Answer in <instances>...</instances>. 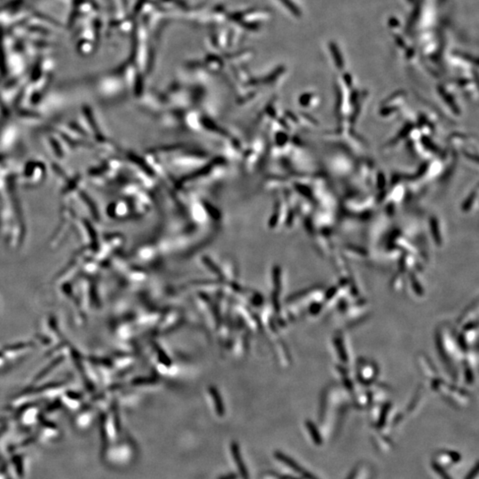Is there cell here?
Returning <instances> with one entry per match:
<instances>
[{
  "instance_id": "obj_5",
  "label": "cell",
  "mask_w": 479,
  "mask_h": 479,
  "mask_svg": "<svg viewBox=\"0 0 479 479\" xmlns=\"http://www.w3.org/2000/svg\"><path fill=\"white\" fill-rule=\"evenodd\" d=\"M280 1L286 6L287 8L290 10L291 13L294 14L295 16L299 17L301 15V11L291 0H280Z\"/></svg>"
},
{
  "instance_id": "obj_6",
  "label": "cell",
  "mask_w": 479,
  "mask_h": 479,
  "mask_svg": "<svg viewBox=\"0 0 479 479\" xmlns=\"http://www.w3.org/2000/svg\"><path fill=\"white\" fill-rule=\"evenodd\" d=\"M432 468L434 471L437 472L442 479H453L451 478V476L447 473V471L443 467L440 466L438 463H433Z\"/></svg>"
},
{
  "instance_id": "obj_3",
  "label": "cell",
  "mask_w": 479,
  "mask_h": 479,
  "mask_svg": "<svg viewBox=\"0 0 479 479\" xmlns=\"http://www.w3.org/2000/svg\"><path fill=\"white\" fill-rule=\"evenodd\" d=\"M329 49H330V52L332 54L333 58H334V60L336 62V67L342 68V67H344V60H343V57H342V55H341L339 48H338V47L336 46L335 43L331 42L329 43Z\"/></svg>"
},
{
  "instance_id": "obj_1",
  "label": "cell",
  "mask_w": 479,
  "mask_h": 479,
  "mask_svg": "<svg viewBox=\"0 0 479 479\" xmlns=\"http://www.w3.org/2000/svg\"><path fill=\"white\" fill-rule=\"evenodd\" d=\"M275 457L278 459L280 462H282V463H284L287 466L290 467V469H292L293 471L298 472L299 474H301L303 478L305 479H317L315 476L312 475L310 472L308 471H305L303 470V468L300 466L299 463H297L296 461H294L293 459L290 458L289 456H287L286 454H283V453H281V452H276L275 453Z\"/></svg>"
},
{
  "instance_id": "obj_8",
  "label": "cell",
  "mask_w": 479,
  "mask_h": 479,
  "mask_svg": "<svg viewBox=\"0 0 479 479\" xmlns=\"http://www.w3.org/2000/svg\"><path fill=\"white\" fill-rule=\"evenodd\" d=\"M448 454H449L450 458L452 459V461H454V463H457L462 458L461 454L456 453V452H449Z\"/></svg>"
},
{
  "instance_id": "obj_9",
  "label": "cell",
  "mask_w": 479,
  "mask_h": 479,
  "mask_svg": "<svg viewBox=\"0 0 479 479\" xmlns=\"http://www.w3.org/2000/svg\"><path fill=\"white\" fill-rule=\"evenodd\" d=\"M237 479V476L236 474H232V475L227 476V477H224L222 479Z\"/></svg>"
},
{
  "instance_id": "obj_7",
  "label": "cell",
  "mask_w": 479,
  "mask_h": 479,
  "mask_svg": "<svg viewBox=\"0 0 479 479\" xmlns=\"http://www.w3.org/2000/svg\"><path fill=\"white\" fill-rule=\"evenodd\" d=\"M479 474V463H476L475 467L471 470L464 479H475Z\"/></svg>"
},
{
  "instance_id": "obj_2",
  "label": "cell",
  "mask_w": 479,
  "mask_h": 479,
  "mask_svg": "<svg viewBox=\"0 0 479 479\" xmlns=\"http://www.w3.org/2000/svg\"><path fill=\"white\" fill-rule=\"evenodd\" d=\"M232 453H233V457L235 459L236 465L238 466L240 474L241 476V478L243 479H248V471L246 469V466L244 464L242 458H241V455H240V453L239 446H237L236 443H234L232 445Z\"/></svg>"
},
{
  "instance_id": "obj_10",
  "label": "cell",
  "mask_w": 479,
  "mask_h": 479,
  "mask_svg": "<svg viewBox=\"0 0 479 479\" xmlns=\"http://www.w3.org/2000/svg\"><path fill=\"white\" fill-rule=\"evenodd\" d=\"M355 477H356V471L353 472V474H351L349 478L347 479H355Z\"/></svg>"
},
{
  "instance_id": "obj_11",
  "label": "cell",
  "mask_w": 479,
  "mask_h": 479,
  "mask_svg": "<svg viewBox=\"0 0 479 479\" xmlns=\"http://www.w3.org/2000/svg\"><path fill=\"white\" fill-rule=\"evenodd\" d=\"M409 1H412V0H409Z\"/></svg>"
},
{
  "instance_id": "obj_4",
  "label": "cell",
  "mask_w": 479,
  "mask_h": 479,
  "mask_svg": "<svg viewBox=\"0 0 479 479\" xmlns=\"http://www.w3.org/2000/svg\"><path fill=\"white\" fill-rule=\"evenodd\" d=\"M307 428L310 430L311 437H312V439H313V441H314L316 445H321L322 438L320 437L318 429H316L315 426L312 424L311 422H307Z\"/></svg>"
}]
</instances>
